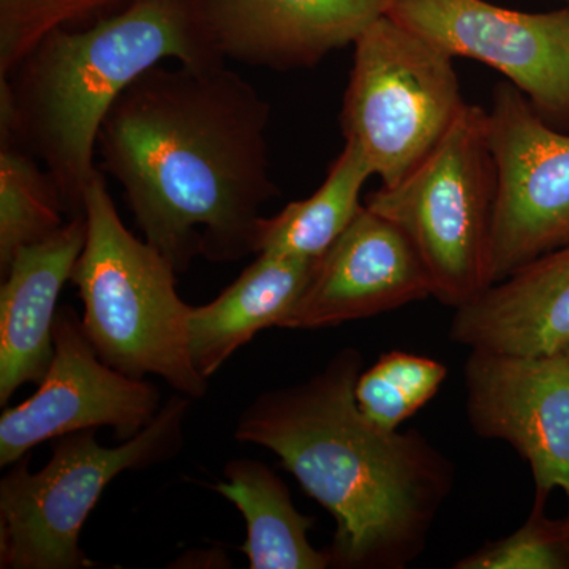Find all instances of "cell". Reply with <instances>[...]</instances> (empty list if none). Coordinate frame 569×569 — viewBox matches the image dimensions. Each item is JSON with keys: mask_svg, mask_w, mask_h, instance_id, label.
I'll list each match as a JSON object with an SVG mask.
<instances>
[{"mask_svg": "<svg viewBox=\"0 0 569 569\" xmlns=\"http://www.w3.org/2000/svg\"><path fill=\"white\" fill-rule=\"evenodd\" d=\"M271 107L223 63H159L121 93L100 129L102 170L121 183L138 227L181 274L194 258L254 253L269 176Z\"/></svg>", "mask_w": 569, "mask_h": 569, "instance_id": "cell-1", "label": "cell"}, {"mask_svg": "<svg viewBox=\"0 0 569 569\" xmlns=\"http://www.w3.org/2000/svg\"><path fill=\"white\" fill-rule=\"evenodd\" d=\"M362 365L343 348L309 380L258 396L234 438L279 456L332 516V567L403 569L425 552L455 467L417 430L381 429L359 410Z\"/></svg>", "mask_w": 569, "mask_h": 569, "instance_id": "cell-2", "label": "cell"}, {"mask_svg": "<svg viewBox=\"0 0 569 569\" xmlns=\"http://www.w3.org/2000/svg\"><path fill=\"white\" fill-rule=\"evenodd\" d=\"M164 59L227 62L198 0H130L84 28L54 29L0 77V141L14 142L44 164L70 219L84 216L108 111Z\"/></svg>", "mask_w": 569, "mask_h": 569, "instance_id": "cell-3", "label": "cell"}, {"mask_svg": "<svg viewBox=\"0 0 569 569\" xmlns=\"http://www.w3.org/2000/svg\"><path fill=\"white\" fill-rule=\"evenodd\" d=\"M84 213L88 238L71 282L93 350L123 376H157L179 395L201 399L208 380L193 365L192 307L176 291L173 266L127 230L102 170L89 183Z\"/></svg>", "mask_w": 569, "mask_h": 569, "instance_id": "cell-4", "label": "cell"}, {"mask_svg": "<svg viewBox=\"0 0 569 569\" xmlns=\"http://www.w3.org/2000/svg\"><path fill=\"white\" fill-rule=\"evenodd\" d=\"M190 397L176 395L140 433L104 448L96 429L56 438L47 467L31 473L28 459L0 481V567L92 568L80 546L86 519L110 482L174 458L183 441Z\"/></svg>", "mask_w": 569, "mask_h": 569, "instance_id": "cell-5", "label": "cell"}, {"mask_svg": "<svg viewBox=\"0 0 569 569\" xmlns=\"http://www.w3.org/2000/svg\"><path fill=\"white\" fill-rule=\"evenodd\" d=\"M496 192L488 111L466 103L437 148L402 181L370 193L365 206L406 234L432 298L458 310L489 288Z\"/></svg>", "mask_w": 569, "mask_h": 569, "instance_id": "cell-6", "label": "cell"}, {"mask_svg": "<svg viewBox=\"0 0 569 569\" xmlns=\"http://www.w3.org/2000/svg\"><path fill=\"white\" fill-rule=\"evenodd\" d=\"M452 59L388 14L355 41L343 137L361 149L381 186L407 178L466 107Z\"/></svg>", "mask_w": 569, "mask_h": 569, "instance_id": "cell-7", "label": "cell"}, {"mask_svg": "<svg viewBox=\"0 0 569 569\" xmlns=\"http://www.w3.org/2000/svg\"><path fill=\"white\" fill-rule=\"evenodd\" d=\"M488 141L497 176L490 287L569 244V134L501 81L488 112Z\"/></svg>", "mask_w": 569, "mask_h": 569, "instance_id": "cell-8", "label": "cell"}, {"mask_svg": "<svg viewBox=\"0 0 569 569\" xmlns=\"http://www.w3.org/2000/svg\"><path fill=\"white\" fill-rule=\"evenodd\" d=\"M388 17L443 48L500 71L553 127H569V7L549 13L486 0H392Z\"/></svg>", "mask_w": 569, "mask_h": 569, "instance_id": "cell-9", "label": "cell"}, {"mask_svg": "<svg viewBox=\"0 0 569 569\" xmlns=\"http://www.w3.org/2000/svg\"><path fill=\"white\" fill-rule=\"evenodd\" d=\"M54 356L36 395L0 418V466H14L48 440L112 427L123 441L160 411V392L144 378L123 376L93 350L82 320L69 306L56 317Z\"/></svg>", "mask_w": 569, "mask_h": 569, "instance_id": "cell-10", "label": "cell"}, {"mask_svg": "<svg viewBox=\"0 0 569 569\" xmlns=\"http://www.w3.org/2000/svg\"><path fill=\"white\" fill-rule=\"evenodd\" d=\"M466 410L481 438L503 440L529 462L535 503L561 489L569 501V358L471 350L463 366Z\"/></svg>", "mask_w": 569, "mask_h": 569, "instance_id": "cell-11", "label": "cell"}, {"mask_svg": "<svg viewBox=\"0 0 569 569\" xmlns=\"http://www.w3.org/2000/svg\"><path fill=\"white\" fill-rule=\"evenodd\" d=\"M429 296V277L406 234L365 206L318 258L301 298L279 328H329L391 312Z\"/></svg>", "mask_w": 569, "mask_h": 569, "instance_id": "cell-12", "label": "cell"}, {"mask_svg": "<svg viewBox=\"0 0 569 569\" xmlns=\"http://www.w3.org/2000/svg\"><path fill=\"white\" fill-rule=\"evenodd\" d=\"M224 61L271 70L312 69L355 44L392 0H198Z\"/></svg>", "mask_w": 569, "mask_h": 569, "instance_id": "cell-13", "label": "cell"}, {"mask_svg": "<svg viewBox=\"0 0 569 569\" xmlns=\"http://www.w3.org/2000/svg\"><path fill=\"white\" fill-rule=\"evenodd\" d=\"M88 238L84 216L21 249L0 288V406L28 383L40 385L54 356L58 301Z\"/></svg>", "mask_w": 569, "mask_h": 569, "instance_id": "cell-14", "label": "cell"}, {"mask_svg": "<svg viewBox=\"0 0 569 569\" xmlns=\"http://www.w3.org/2000/svg\"><path fill=\"white\" fill-rule=\"evenodd\" d=\"M449 339L470 350L542 356L569 346V244L456 310Z\"/></svg>", "mask_w": 569, "mask_h": 569, "instance_id": "cell-15", "label": "cell"}, {"mask_svg": "<svg viewBox=\"0 0 569 569\" xmlns=\"http://www.w3.org/2000/svg\"><path fill=\"white\" fill-rule=\"evenodd\" d=\"M317 260L258 253L212 302L192 307L190 353L206 380L258 332L279 328L301 298Z\"/></svg>", "mask_w": 569, "mask_h": 569, "instance_id": "cell-16", "label": "cell"}, {"mask_svg": "<svg viewBox=\"0 0 569 569\" xmlns=\"http://www.w3.org/2000/svg\"><path fill=\"white\" fill-rule=\"evenodd\" d=\"M224 481L212 486L244 516L247 539L242 552L252 569H326L328 550L309 541L316 519L295 508L290 490L260 460L233 459L224 466Z\"/></svg>", "mask_w": 569, "mask_h": 569, "instance_id": "cell-17", "label": "cell"}, {"mask_svg": "<svg viewBox=\"0 0 569 569\" xmlns=\"http://www.w3.org/2000/svg\"><path fill=\"white\" fill-rule=\"evenodd\" d=\"M372 168L355 142L346 141L328 176L309 198L284 206L276 216L261 217L254 253L317 260L350 227L365 204L361 193Z\"/></svg>", "mask_w": 569, "mask_h": 569, "instance_id": "cell-18", "label": "cell"}, {"mask_svg": "<svg viewBox=\"0 0 569 569\" xmlns=\"http://www.w3.org/2000/svg\"><path fill=\"white\" fill-rule=\"evenodd\" d=\"M58 183L39 160L11 141L0 144V271L14 254L69 220Z\"/></svg>", "mask_w": 569, "mask_h": 569, "instance_id": "cell-19", "label": "cell"}, {"mask_svg": "<svg viewBox=\"0 0 569 569\" xmlns=\"http://www.w3.org/2000/svg\"><path fill=\"white\" fill-rule=\"evenodd\" d=\"M447 377V367L436 359L389 351L359 373L356 403L381 429L399 430L436 397Z\"/></svg>", "mask_w": 569, "mask_h": 569, "instance_id": "cell-20", "label": "cell"}, {"mask_svg": "<svg viewBox=\"0 0 569 569\" xmlns=\"http://www.w3.org/2000/svg\"><path fill=\"white\" fill-rule=\"evenodd\" d=\"M130 0H0V77L33 44L59 28H81L121 10ZM82 26V28H84Z\"/></svg>", "mask_w": 569, "mask_h": 569, "instance_id": "cell-21", "label": "cell"}, {"mask_svg": "<svg viewBox=\"0 0 569 569\" xmlns=\"http://www.w3.org/2000/svg\"><path fill=\"white\" fill-rule=\"evenodd\" d=\"M455 569H569V515L552 520L533 505L529 520L515 533L463 557Z\"/></svg>", "mask_w": 569, "mask_h": 569, "instance_id": "cell-22", "label": "cell"}, {"mask_svg": "<svg viewBox=\"0 0 569 569\" xmlns=\"http://www.w3.org/2000/svg\"><path fill=\"white\" fill-rule=\"evenodd\" d=\"M563 353H565V355H567V356H568V358H569V346H568L567 348H565Z\"/></svg>", "mask_w": 569, "mask_h": 569, "instance_id": "cell-23", "label": "cell"}, {"mask_svg": "<svg viewBox=\"0 0 569 569\" xmlns=\"http://www.w3.org/2000/svg\"><path fill=\"white\" fill-rule=\"evenodd\" d=\"M568 2H569V0H568Z\"/></svg>", "mask_w": 569, "mask_h": 569, "instance_id": "cell-24", "label": "cell"}]
</instances>
